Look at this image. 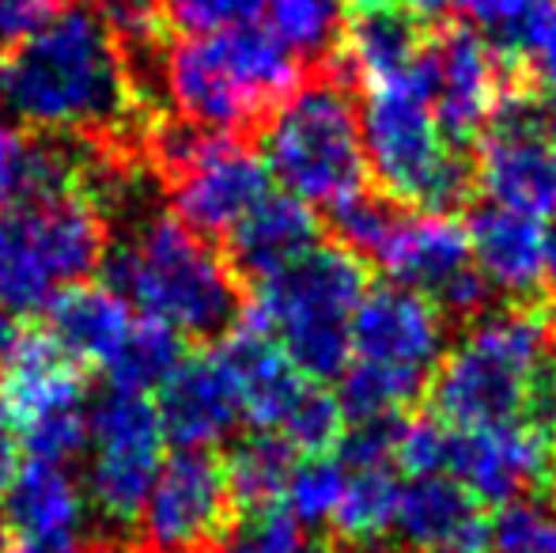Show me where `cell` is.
<instances>
[{
    "label": "cell",
    "instance_id": "obj_30",
    "mask_svg": "<svg viewBox=\"0 0 556 553\" xmlns=\"http://www.w3.org/2000/svg\"><path fill=\"white\" fill-rule=\"evenodd\" d=\"M186 361V341L175 326L160 323V318H137L125 338L122 353L106 368L111 387H125V391H160L167 376Z\"/></svg>",
    "mask_w": 556,
    "mask_h": 553
},
{
    "label": "cell",
    "instance_id": "obj_20",
    "mask_svg": "<svg viewBox=\"0 0 556 553\" xmlns=\"http://www.w3.org/2000/svg\"><path fill=\"white\" fill-rule=\"evenodd\" d=\"M428 42H432V35L425 30L420 15L397 12L394 4L375 8V12H356V20L344 23L341 46L323 65H333L352 84L359 80L367 91L387 88V84L417 73Z\"/></svg>",
    "mask_w": 556,
    "mask_h": 553
},
{
    "label": "cell",
    "instance_id": "obj_22",
    "mask_svg": "<svg viewBox=\"0 0 556 553\" xmlns=\"http://www.w3.org/2000/svg\"><path fill=\"white\" fill-rule=\"evenodd\" d=\"M91 160L96 148L84 144V137H30L15 126H0V213L27 201L76 193Z\"/></svg>",
    "mask_w": 556,
    "mask_h": 553
},
{
    "label": "cell",
    "instance_id": "obj_9",
    "mask_svg": "<svg viewBox=\"0 0 556 553\" xmlns=\"http://www.w3.org/2000/svg\"><path fill=\"white\" fill-rule=\"evenodd\" d=\"M163 420L144 391L106 387L88 410L91 466L84 481L88 508L114 535L137 527L163 466Z\"/></svg>",
    "mask_w": 556,
    "mask_h": 553
},
{
    "label": "cell",
    "instance_id": "obj_19",
    "mask_svg": "<svg viewBox=\"0 0 556 553\" xmlns=\"http://www.w3.org/2000/svg\"><path fill=\"white\" fill-rule=\"evenodd\" d=\"M220 353L235 372V384H239L242 394V414H247L250 425L280 432L311 379L288 361L285 349L269 338V330L257 318H250L247 311L235 323V330L227 334Z\"/></svg>",
    "mask_w": 556,
    "mask_h": 553
},
{
    "label": "cell",
    "instance_id": "obj_33",
    "mask_svg": "<svg viewBox=\"0 0 556 553\" xmlns=\"http://www.w3.org/2000/svg\"><path fill=\"white\" fill-rule=\"evenodd\" d=\"M349 466L341 463L330 451L323 455H307L295 463L292 478H288V489H285V508L288 516L295 519L300 527H323L333 519L337 504H341V493H344V481H349Z\"/></svg>",
    "mask_w": 556,
    "mask_h": 553
},
{
    "label": "cell",
    "instance_id": "obj_50",
    "mask_svg": "<svg viewBox=\"0 0 556 553\" xmlns=\"http://www.w3.org/2000/svg\"><path fill=\"white\" fill-rule=\"evenodd\" d=\"M15 338V326H12V315H8L4 307H0V353H4L8 345H12Z\"/></svg>",
    "mask_w": 556,
    "mask_h": 553
},
{
    "label": "cell",
    "instance_id": "obj_47",
    "mask_svg": "<svg viewBox=\"0 0 556 553\" xmlns=\"http://www.w3.org/2000/svg\"><path fill=\"white\" fill-rule=\"evenodd\" d=\"M0 553H88L80 535H38V539H20Z\"/></svg>",
    "mask_w": 556,
    "mask_h": 553
},
{
    "label": "cell",
    "instance_id": "obj_4",
    "mask_svg": "<svg viewBox=\"0 0 556 553\" xmlns=\"http://www.w3.org/2000/svg\"><path fill=\"white\" fill-rule=\"evenodd\" d=\"M556 318L549 303H507L466 326L428 384L432 414L454 428L507 425L530 414L549 361Z\"/></svg>",
    "mask_w": 556,
    "mask_h": 553
},
{
    "label": "cell",
    "instance_id": "obj_41",
    "mask_svg": "<svg viewBox=\"0 0 556 553\" xmlns=\"http://www.w3.org/2000/svg\"><path fill=\"white\" fill-rule=\"evenodd\" d=\"M99 15L125 50V58L152 50L163 27L160 0H99Z\"/></svg>",
    "mask_w": 556,
    "mask_h": 553
},
{
    "label": "cell",
    "instance_id": "obj_6",
    "mask_svg": "<svg viewBox=\"0 0 556 553\" xmlns=\"http://www.w3.org/2000/svg\"><path fill=\"white\" fill-rule=\"evenodd\" d=\"M364 292V259L341 243H318L292 269L257 285L247 315L269 330L311 384H330L352 364L349 326Z\"/></svg>",
    "mask_w": 556,
    "mask_h": 553
},
{
    "label": "cell",
    "instance_id": "obj_26",
    "mask_svg": "<svg viewBox=\"0 0 556 553\" xmlns=\"http://www.w3.org/2000/svg\"><path fill=\"white\" fill-rule=\"evenodd\" d=\"M0 512H4L8 531H15L20 539L80 535L84 519H88V497H84L80 481L65 470V463L30 458L4 486Z\"/></svg>",
    "mask_w": 556,
    "mask_h": 553
},
{
    "label": "cell",
    "instance_id": "obj_55",
    "mask_svg": "<svg viewBox=\"0 0 556 553\" xmlns=\"http://www.w3.org/2000/svg\"><path fill=\"white\" fill-rule=\"evenodd\" d=\"M0 96H4V68H0Z\"/></svg>",
    "mask_w": 556,
    "mask_h": 553
},
{
    "label": "cell",
    "instance_id": "obj_53",
    "mask_svg": "<svg viewBox=\"0 0 556 553\" xmlns=\"http://www.w3.org/2000/svg\"><path fill=\"white\" fill-rule=\"evenodd\" d=\"M4 535H8V524H4V512H0V550H4Z\"/></svg>",
    "mask_w": 556,
    "mask_h": 553
},
{
    "label": "cell",
    "instance_id": "obj_18",
    "mask_svg": "<svg viewBox=\"0 0 556 553\" xmlns=\"http://www.w3.org/2000/svg\"><path fill=\"white\" fill-rule=\"evenodd\" d=\"M0 399L15 425L58 410H80V364L53 341L50 330H15L12 345L0 353Z\"/></svg>",
    "mask_w": 556,
    "mask_h": 553
},
{
    "label": "cell",
    "instance_id": "obj_1",
    "mask_svg": "<svg viewBox=\"0 0 556 553\" xmlns=\"http://www.w3.org/2000/svg\"><path fill=\"white\" fill-rule=\"evenodd\" d=\"M4 99L42 134L114 137L129 126L137 88L103 15L88 4H65L50 27L12 50Z\"/></svg>",
    "mask_w": 556,
    "mask_h": 553
},
{
    "label": "cell",
    "instance_id": "obj_31",
    "mask_svg": "<svg viewBox=\"0 0 556 553\" xmlns=\"http://www.w3.org/2000/svg\"><path fill=\"white\" fill-rule=\"evenodd\" d=\"M432 379L417 376L405 368H387V364H367L352 361L341 372V387H337V402L344 410V420L359 417H379V414H402L409 410L420 394L428 391Z\"/></svg>",
    "mask_w": 556,
    "mask_h": 553
},
{
    "label": "cell",
    "instance_id": "obj_35",
    "mask_svg": "<svg viewBox=\"0 0 556 553\" xmlns=\"http://www.w3.org/2000/svg\"><path fill=\"white\" fill-rule=\"evenodd\" d=\"M489 553H556V508L519 497L489 516Z\"/></svg>",
    "mask_w": 556,
    "mask_h": 553
},
{
    "label": "cell",
    "instance_id": "obj_48",
    "mask_svg": "<svg viewBox=\"0 0 556 553\" xmlns=\"http://www.w3.org/2000/svg\"><path fill=\"white\" fill-rule=\"evenodd\" d=\"M545 285L556 296V209L549 213V224H545Z\"/></svg>",
    "mask_w": 556,
    "mask_h": 553
},
{
    "label": "cell",
    "instance_id": "obj_3",
    "mask_svg": "<svg viewBox=\"0 0 556 553\" xmlns=\"http://www.w3.org/2000/svg\"><path fill=\"white\" fill-rule=\"evenodd\" d=\"M303 84V58L262 23L182 38L163 58V91L186 122L213 134L262 129Z\"/></svg>",
    "mask_w": 556,
    "mask_h": 553
},
{
    "label": "cell",
    "instance_id": "obj_11",
    "mask_svg": "<svg viewBox=\"0 0 556 553\" xmlns=\"http://www.w3.org/2000/svg\"><path fill=\"white\" fill-rule=\"evenodd\" d=\"M556 463V432L534 417L484 428H454L446 474L481 504H500L549 489Z\"/></svg>",
    "mask_w": 556,
    "mask_h": 553
},
{
    "label": "cell",
    "instance_id": "obj_25",
    "mask_svg": "<svg viewBox=\"0 0 556 553\" xmlns=\"http://www.w3.org/2000/svg\"><path fill=\"white\" fill-rule=\"evenodd\" d=\"M50 334L76 364L111 368L132 330V307L111 285H73L50 303Z\"/></svg>",
    "mask_w": 556,
    "mask_h": 553
},
{
    "label": "cell",
    "instance_id": "obj_29",
    "mask_svg": "<svg viewBox=\"0 0 556 553\" xmlns=\"http://www.w3.org/2000/svg\"><path fill=\"white\" fill-rule=\"evenodd\" d=\"M496 50L511 76L556 91V0H527L500 27Z\"/></svg>",
    "mask_w": 556,
    "mask_h": 553
},
{
    "label": "cell",
    "instance_id": "obj_28",
    "mask_svg": "<svg viewBox=\"0 0 556 553\" xmlns=\"http://www.w3.org/2000/svg\"><path fill=\"white\" fill-rule=\"evenodd\" d=\"M402 486L390 466H364V470H352L344 481L341 504H337L330 527L341 546L364 550L379 546L382 535L394 527L397 501H402Z\"/></svg>",
    "mask_w": 556,
    "mask_h": 553
},
{
    "label": "cell",
    "instance_id": "obj_17",
    "mask_svg": "<svg viewBox=\"0 0 556 553\" xmlns=\"http://www.w3.org/2000/svg\"><path fill=\"white\" fill-rule=\"evenodd\" d=\"M224 239L231 274L257 288L307 259L323 243V224L307 201L285 190L265 193Z\"/></svg>",
    "mask_w": 556,
    "mask_h": 553
},
{
    "label": "cell",
    "instance_id": "obj_32",
    "mask_svg": "<svg viewBox=\"0 0 556 553\" xmlns=\"http://www.w3.org/2000/svg\"><path fill=\"white\" fill-rule=\"evenodd\" d=\"M273 30L307 61H330L344 35V0H269Z\"/></svg>",
    "mask_w": 556,
    "mask_h": 553
},
{
    "label": "cell",
    "instance_id": "obj_36",
    "mask_svg": "<svg viewBox=\"0 0 556 553\" xmlns=\"http://www.w3.org/2000/svg\"><path fill=\"white\" fill-rule=\"evenodd\" d=\"M269 0H160L163 23L182 38H208L257 23Z\"/></svg>",
    "mask_w": 556,
    "mask_h": 553
},
{
    "label": "cell",
    "instance_id": "obj_42",
    "mask_svg": "<svg viewBox=\"0 0 556 553\" xmlns=\"http://www.w3.org/2000/svg\"><path fill=\"white\" fill-rule=\"evenodd\" d=\"M432 303L440 307L443 318H454V323H473V318H481L484 311H492V303H496V288H492V280L481 274V269L466 266L462 274H454L440 292L432 296Z\"/></svg>",
    "mask_w": 556,
    "mask_h": 553
},
{
    "label": "cell",
    "instance_id": "obj_14",
    "mask_svg": "<svg viewBox=\"0 0 556 553\" xmlns=\"http://www.w3.org/2000/svg\"><path fill=\"white\" fill-rule=\"evenodd\" d=\"M432 111L443 137L451 144L466 148L473 137L484 134L492 111H496L504 84V58L500 50L469 23H454L432 35Z\"/></svg>",
    "mask_w": 556,
    "mask_h": 553
},
{
    "label": "cell",
    "instance_id": "obj_21",
    "mask_svg": "<svg viewBox=\"0 0 556 553\" xmlns=\"http://www.w3.org/2000/svg\"><path fill=\"white\" fill-rule=\"evenodd\" d=\"M466 236L477 269L496 292L527 300L545 285V228L538 216L489 201L469 209Z\"/></svg>",
    "mask_w": 556,
    "mask_h": 553
},
{
    "label": "cell",
    "instance_id": "obj_45",
    "mask_svg": "<svg viewBox=\"0 0 556 553\" xmlns=\"http://www.w3.org/2000/svg\"><path fill=\"white\" fill-rule=\"evenodd\" d=\"M530 417L549 425L556 432V338H553V349H549V361H545V372L538 379V391H534V402H530Z\"/></svg>",
    "mask_w": 556,
    "mask_h": 553
},
{
    "label": "cell",
    "instance_id": "obj_24",
    "mask_svg": "<svg viewBox=\"0 0 556 553\" xmlns=\"http://www.w3.org/2000/svg\"><path fill=\"white\" fill-rule=\"evenodd\" d=\"M477 190L489 201L519 209L530 216H549L556 209V144L534 137L481 134V152L473 160Z\"/></svg>",
    "mask_w": 556,
    "mask_h": 553
},
{
    "label": "cell",
    "instance_id": "obj_8",
    "mask_svg": "<svg viewBox=\"0 0 556 553\" xmlns=\"http://www.w3.org/2000/svg\"><path fill=\"white\" fill-rule=\"evenodd\" d=\"M106 254V221L80 193L27 201L0 213V307L38 315L65 288L96 274Z\"/></svg>",
    "mask_w": 556,
    "mask_h": 553
},
{
    "label": "cell",
    "instance_id": "obj_49",
    "mask_svg": "<svg viewBox=\"0 0 556 553\" xmlns=\"http://www.w3.org/2000/svg\"><path fill=\"white\" fill-rule=\"evenodd\" d=\"M409 4L413 15H420V20H435V15H443L446 8H451V0H405Z\"/></svg>",
    "mask_w": 556,
    "mask_h": 553
},
{
    "label": "cell",
    "instance_id": "obj_43",
    "mask_svg": "<svg viewBox=\"0 0 556 553\" xmlns=\"http://www.w3.org/2000/svg\"><path fill=\"white\" fill-rule=\"evenodd\" d=\"M65 0H0V50H20L61 15Z\"/></svg>",
    "mask_w": 556,
    "mask_h": 553
},
{
    "label": "cell",
    "instance_id": "obj_52",
    "mask_svg": "<svg viewBox=\"0 0 556 553\" xmlns=\"http://www.w3.org/2000/svg\"><path fill=\"white\" fill-rule=\"evenodd\" d=\"M295 553H333V550L330 546H315V542H303V546L295 550Z\"/></svg>",
    "mask_w": 556,
    "mask_h": 553
},
{
    "label": "cell",
    "instance_id": "obj_23",
    "mask_svg": "<svg viewBox=\"0 0 556 553\" xmlns=\"http://www.w3.org/2000/svg\"><path fill=\"white\" fill-rule=\"evenodd\" d=\"M469 259L473 254H469L466 224H458L451 213L397 216L390 236L375 251V262L394 285L425 296L440 292L446 280L469 266Z\"/></svg>",
    "mask_w": 556,
    "mask_h": 553
},
{
    "label": "cell",
    "instance_id": "obj_15",
    "mask_svg": "<svg viewBox=\"0 0 556 553\" xmlns=\"http://www.w3.org/2000/svg\"><path fill=\"white\" fill-rule=\"evenodd\" d=\"M160 420L178 448H213L247 420L231 364L220 349L186 353V361L160 387Z\"/></svg>",
    "mask_w": 556,
    "mask_h": 553
},
{
    "label": "cell",
    "instance_id": "obj_7",
    "mask_svg": "<svg viewBox=\"0 0 556 553\" xmlns=\"http://www.w3.org/2000/svg\"><path fill=\"white\" fill-rule=\"evenodd\" d=\"M262 160L269 175L307 205H333L367 175L352 80L323 65L265 118Z\"/></svg>",
    "mask_w": 556,
    "mask_h": 553
},
{
    "label": "cell",
    "instance_id": "obj_44",
    "mask_svg": "<svg viewBox=\"0 0 556 553\" xmlns=\"http://www.w3.org/2000/svg\"><path fill=\"white\" fill-rule=\"evenodd\" d=\"M527 0H451L469 23H484V27H504Z\"/></svg>",
    "mask_w": 556,
    "mask_h": 553
},
{
    "label": "cell",
    "instance_id": "obj_46",
    "mask_svg": "<svg viewBox=\"0 0 556 553\" xmlns=\"http://www.w3.org/2000/svg\"><path fill=\"white\" fill-rule=\"evenodd\" d=\"M15 470H20V432H15V420L8 414L4 399H0V493H4Z\"/></svg>",
    "mask_w": 556,
    "mask_h": 553
},
{
    "label": "cell",
    "instance_id": "obj_34",
    "mask_svg": "<svg viewBox=\"0 0 556 553\" xmlns=\"http://www.w3.org/2000/svg\"><path fill=\"white\" fill-rule=\"evenodd\" d=\"M394 221H397L394 201L382 190H367V186L344 193V198H337L330 205V228L337 243L356 254H371V259L382 247V239L390 236Z\"/></svg>",
    "mask_w": 556,
    "mask_h": 553
},
{
    "label": "cell",
    "instance_id": "obj_54",
    "mask_svg": "<svg viewBox=\"0 0 556 553\" xmlns=\"http://www.w3.org/2000/svg\"><path fill=\"white\" fill-rule=\"evenodd\" d=\"M549 489H553V493H556V463H553V481H549Z\"/></svg>",
    "mask_w": 556,
    "mask_h": 553
},
{
    "label": "cell",
    "instance_id": "obj_40",
    "mask_svg": "<svg viewBox=\"0 0 556 553\" xmlns=\"http://www.w3.org/2000/svg\"><path fill=\"white\" fill-rule=\"evenodd\" d=\"M402 425H405L402 414L344 420V432H341V440H337V458H341L349 470L390 466L394 463V448H397V436H402Z\"/></svg>",
    "mask_w": 556,
    "mask_h": 553
},
{
    "label": "cell",
    "instance_id": "obj_5",
    "mask_svg": "<svg viewBox=\"0 0 556 553\" xmlns=\"http://www.w3.org/2000/svg\"><path fill=\"white\" fill-rule=\"evenodd\" d=\"M432 42L417 73L387 88H371L359 114L367 171L379 190L417 213H454L477 190V167L466 148L443 137L432 111Z\"/></svg>",
    "mask_w": 556,
    "mask_h": 553
},
{
    "label": "cell",
    "instance_id": "obj_2",
    "mask_svg": "<svg viewBox=\"0 0 556 553\" xmlns=\"http://www.w3.org/2000/svg\"><path fill=\"white\" fill-rule=\"evenodd\" d=\"M103 285L182 338H220L242 318L239 277L178 216L148 213L103 254Z\"/></svg>",
    "mask_w": 556,
    "mask_h": 553
},
{
    "label": "cell",
    "instance_id": "obj_39",
    "mask_svg": "<svg viewBox=\"0 0 556 553\" xmlns=\"http://www.w3.org/2000/svg\"><path fill=\"white\" fill-rule=\"evenodd\" d=\"M451 440L454 425H446L435 414L428 417H405L402 436H397L394 463L402 466L409 478H425V474H446L451 463Z\"/></svg>",
    "mask_w": 556,
    "mask_h": 553
},
{
    "label": "cell",
    "instance_id": "obj_37",
    "mask_svg": "<svg viewBox=\"0 0 556 553\" xmlns=\"http://www.w3.org/2000/svg\"><path fill=\"white\" fill-rule=\"evenodd\" d=\"M341 432H344V410L337 402V394L326 391L323 384H307L303 399L295 402V410L288 414L285 428H280V436H288L292 448L303 451V455H323V451L337 448Z\"/></svg>",
    "mask_w": 556,
    "mask_h": 553
},
{
    "label": "cell",
    "instance_id": "obj_27",
    "mask_svg": "<svg viewBox=\"0 0 556 553\" xmlns=\"http://www.w3.org/2000/svg\"><path fill=\"white\" fill-rule=\"evenodd\" d=\"M300 451L292 448V440L269 428H257L254 436H242L227 455V486H231V501L242 512L273 508L285 501L288 478H292Z\"/></svg>",
    "mask_w": 556,
    "mask_h": 553
},
{
    "label": "cell",
    "instance_id": "obj_16",
    "mask_svg": "<svg viewBox=\"0 0 556 553\" xmlns=\"http://www.w3.org/2000/svg\"><path fill=\"white\" fill-rule=\"evenodd\" d=\"M390 531L409 553H489L484 504L451 474L405 481Z\"/></svg>",
    "mask_w": 556,
    "mask_h": 553
},
{
    "label": "cell",
    "instance_id": "obj_12",
    "mask_svg": "<svg viewBox=\"0 0 556 553\" xmlns=\"http://www.w3.org/2000/svg\"><path fill=\"white\" fill-rule=\"evenodd\" d=\"M265 193L269 167L235 134H208L198 160L170 183L175 216L205 239H224Z\"/></svg>",
    "mask_w": 556,
    "mask_h": 553
},
{
    "label": "cell",
    "instance_id": "obj_38",
    "mask_svg": "<svg viewBox=\"0 0 556 553\" xmlns=\"http://www.w3.org/2000/svg\"><path fill=\"white\" fill-rule=\"evenodd\" d=\"M20 448H27L30 458L46 463H73L88 448V410H58V414L30 417L15 425Z\"/></svg>",
    "mask_w": 556,
    "mask_h": 553
},
{
    "label": "cell",
    "instance_id": "obj_13",
    "mask_svg": "<svg viewBox=\"0 0 556 553\" xmlns=\"http://www.w3.org/2000/svg\"><path fill=\"white\" fill-rule=\"evenodd\" d=\"M352 361L387 364L417 376H435L443 361L446 318L425 292L405 285L367 288L352 311Z\"/></svg>",
    "mask_w": 556,
    "mask_h": 553
},
{
    "label": "cell",
    "instance_id": "obj_51",
    "mask_svg": "<svg viewBox=\"0 0 556 553\" xmlns=\"http://www.w3.org/2000/svg\"><path fill=\"white\" fill-rule=\"evenodd\" d=\"M349 8H356V12H375V8H390L394 0H344Z\"/></svg>",
    "mask_w": 556,
    "mask_h": 553
},
{
    "label": "cell",
    "instance_id": "obj_10",
    "mask_svg": "<svg viewBox=\"0 0 556 553\" xmlns=\"http://www.w3.org/2000/svg\"><path fill=\"white\" fill-rule=\"evenodd\" d=\"M231 508L224 458L208 448H178L163 458L137 519L144 553H216L231 531Z\"/></svg>",
    "mask_w": 556,
    "mask_h": 553
}]
</instances>
